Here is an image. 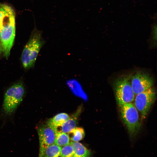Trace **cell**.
<instances>
[{"label":"cell","mask_w":157,"mask_h":157,"mask_svg":"<svg viewBox=\"0 0 157 157\" xmlns=\"http://www.w3.org/2000/svg\"><path fill=\"white\" fill-rule=\"evenodd\" d=\"M70 140L78 142L84 137L85 133L83 129L81 127H75L67 133Z\"/></svg>","instance_id":"4fadbf2b"},{"label":"cell","mask_w":157,"mask_h":157,"mask_svg":"<svg viewBox=\"0 0 157 157\" xmlns=\"http://www.w3.org/2000/svg\"><path fill=\"white\" fill-rule=\"evenodd\" d=\"M70 143L74 148L73 157H90L91 152L78 142L70 141Z\"/></svg>","instance_id":"30bf717a"},{"label":"cell","mask_w":157,"mask_h":157,"mask_svg":"<svg viewBox=\"0 0 157 157\" xmlns=\"http://www.w3.org/2000/svg\"><path fill=\"white\" fill-rule=\"evenodd\" d=\"M15 35V13L11 15L0 28V44L6 58L10 56Z\"/></svg>","instance_id":"277c9868"},{"label":"cell","mask_w":157,"mask_h":157,"mask_svg":"<svg viewBox=\"0 0 157 157\" xmlns=\"http://www.w3.org/2000/svg\"><path fill=\"white\" fill-rule=\"evenodd\" d=\"M73 154L74 148L70 143L61 147L60 157H73Z\"/></svg>","instance_id":"2e32d148"},{"label":"cell","mask_w":157,"mask_h":157,"mask_svg":"<svg viewBox=\"0 0 157 157\" xmlns=\"http://www.w3.org/2000/svg\"><path fill=\"white\" fill-rule=\"evenodd\" d=\"M81 109L78 110L75 113L64 122L61 126L56 127L53 130L56 133L63 132L67 133L74 129L77 123L78 117L81 112Z\"/></svg>","instance_id":"9c48e42d"},{"label":"cell","mask_w":157,"mask_h":157,"mask_svg":"<svg viewBox=\"0 0 157 157\" xmlns=\"http://www.w3.org/2000/svg\"><path fill=\"white\" fill-rule=\"evenodd\" d=\"M69 117L70 116L66 113H60L50 119L47 123L54 129L61 126Z\"/></svg>","instance_id":"8fae6325"},{"label":"cell","mask_w":157,"mask_h":157,"mask_svg":"<svg viewBox=\"0 0 157 157\" xmlns=\"http://www.w3.org/2000/svg\"><path fill=\"white\" fill-rule=\"evenodd\" d=\"M130 78L129 76H121L114 83L115 98L119 106L132 103L134 100L135 94L131 86Z\"/></svg>","instance_id":"5b68a950"},{"label":"cell","mask_w":157,"mask_h":157,"mask_svg":"<svg viewBox=\"0 0 157 157\" xmlns=\"http://www.w3.org/2000/svg\"><path fill=\"white\" fill-rule=\"evenodd\" d=\"M156 98V91L152 87L135 95L134 105L140 113L142 120L146 118Z\"/></svg>","instance_id":"8992f818"},{"label":"cell","mask_w":157,"mask_h":157,"mask_svg":"<svg viewBox=\"0 0 157 157\" xmlns=\"http://www.w3.org/2000/svg\"><path fill=\"white\" fill-rule=\"evenodd\" d=\"M15 12L10 6L4 4L0 5V28L3 23Z\"/></svg>","instance_id":"7c38bea8"},{"label":"cell","mask_w":157,"mask_h":157,"mask_svg":"<svg viewBox=\"0 0 157 157\" xmlns=\"http://www.w3.org/2000/svg\"><path fill=\"white\" fill-rule=\"evenodd\" d=\"M70 140L67 133L63 132H58L56 133L55 144L62 147L69 144Z\"/></svg>","instance_id":"9a60e30c"},{"label":"cell","mask_w":157,"mask_h":157,"mask_svg":"<svg viewBox=\"0 0 157 157\" xmlns=\"http://www.w3.org/2000/svg\"><path fill=\"white\" fill-rule=\"evenodd\" d=\"M131 86L135 95L152 87L154 83L152 77L142 72H137L131 77Z\"/></svg>","instance_id":"ba28073f"},{"label":"cell","mask_w":157,"mask_h":157,"mask_svg":"<svg viewBox=\"0 0 157 157\" xmlns=\"http://www.w3.org/2000/svg\"><path fill=\"white\" fill-rule=\"evenodd\" d=\"M25 93L22 82H17L6 90L4 96L3 108L7 115H10L16 110L23 100Z\"/></svg>","instance_id":"7a4b0ae2"},{"label":"cell","mask_w":157,"mask_h":157,"mask_svg":"<svg viewBox=\"0 0 157 157\" xmlns=\"http://www.w3.org/2000/svg\"><path fill=\"white\" fill-rule=\"evenodd\" d=\"M61 147L54 143L45 150L42 157H60Z\"/></svg>","instance_id":"5bb4252c"},{"label":"cell","mask_w":157,"mask_h":157,"mask_svg":"<svg viewBox=\"0 0 157 157\" xmlns=\"http://www.w3.org/2000/svg\"><path fill=\"white\" fill-rule=\"evenodd\" d=\"M2 52H3V49L0 44V56Z\"/></svg>","instance_id":"e0dca14e"},{"label":"cell","mask_w":157,"mask_h":157,"mask_svg":"<svg viewBox=\"0 0 157 157\" xmlns=\"http://www.w3.org/2000/svg\"><path fill=\"white\" fill-rule=\"evenodd\" d=\"M44 43L41 33L35 29L32 32L22 53V62L25 69H28L34 66Z\"/></svg>","instance_id":"6da1fadb"},{"label":"cell","mask_w":157,"mask_h":157,"mask_svg":"<svg viewBox=\"0 0 157 157\" xmlns=\"http://www.w3.org/2000/svg\"><path fill=\"white\" fill-rule=\"evenodd\" d=\"M38 132L40 144L38 157H42L46 148L55 143L56 133L47 123L39 127Z\"/></svg>","instance_id":"52a82bcc"},{"label":"cell","mask_w":157,"mask_h":157,"mask_svg":"<svg viewBox=\"0 0 157 157\" xmlns=\"http://www.w3.org/2000/svg\"><path fill=\"white\" fill-rule=\"evenodd\" d=\"M122 119L131 138L135 137L140 127V122L138 110L132 103L120 106Z\"/></svg>","instance_id":"3957f363"}]
</instances>
